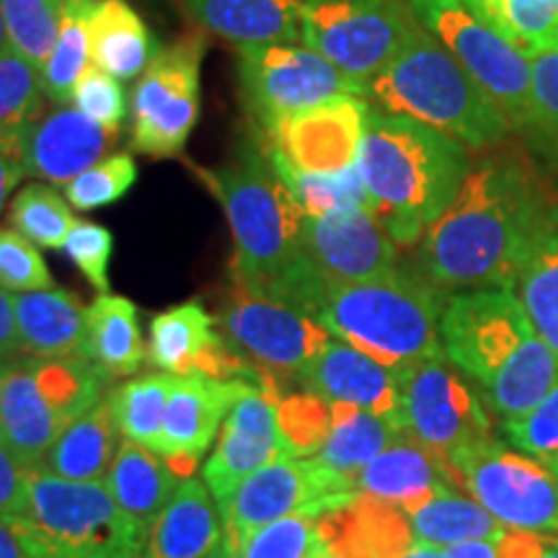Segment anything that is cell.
<instances>
[{"mask_svg": "<svg viewBox=\"0 0 558 558\" xmlns=\"http://www.w3.org/2000/svg\"><path fill=\"white\" fill-rule=\"evenodd\" d=\"M556 218L558 207L518 160H481L418 241V275L437 290H512Z\"/></svg>", "mask_w": 558, "mask_h": 558, "instance_id": "1", "label": "cell"}, {"mask_svg": "<svg viewBox=\"0 0 558 558\" xmlns=\"http://www.w3.org/2000/svg\"><path fill=\"white\" fill-rule=\"evenodd\" d=\"M471 150L445 132L369 107L357 173L396 246H414L442 218L471 171Z\"/></svg>", "mask_w": 558, "mask_h": 558, "instance_id": "2", "label": "cell"}, {"mask_svg": "<svg viewBox=\"0 0 558 558\" xmlns=\"http://www.w3.org/2000/svg\"><path fill=\"white\" fill-rule=\"evenodd\" d=\"M448 300L418 271L396 269L367 282L320 279L308 305L333 339L360 349L388 369L442 357L439 320Z\"/></svg>", "mask_w": 558, "mask_h": 558, "instance_id": "3", "label": "cell"}, {"mask_svg": "<svg viewBox=\"0 0 558 558\" xmlns=\"http://www.w3.org/2000/svg\"><path fill=\"white\" fill-rule=\"evenodd\" d=\"M365 101L445 132L469 150L492 148L509 132L497 104L422 24L403 50L367 83Z\"/></svg>", "mask_w": 558, "mask_h": 558, "instance_id": "4", "label": "cell"}, {"mask_svg": "<svg viewBox=\"0 0 558 558\" xmlns=\"http://www.w3.org/2000/svg\"><path fill=\"white\" fill-rule=\"evenodd\" d=\"M202 184L226 213L233 235V282L259 288L300 256L305 213L284 184L267 148L246 143L226 166H197Z\"/></svg>", "mask_w": 558, "mask_h": 558, "instance_id": "5", "label": "cell"}, {"mask_svg": "<svg viewBox=\"0 0 558 558\" xmlns=\"http://www.w3.org/2000/svg\"><path fill=\"white\" fill-rule=\"evenodd\" d=\"M445 357L488 399H520L546 378L556 352L509 290L452 292L439 320Z\"/></svg>", "mask_w": 558, "mask_h": 558, "instance_id": "6", "label": "cell"}, {"mask_svg": "<svg viewBox=\"0 0 558 558\" xmlns=\"http://www.w3.org/2000/svg\"><path fill=\"white\" fill-rule=\"evenodd\" d=\"M109 378L83 357H21L0 367V435L29 469L75 418L101 403Z\"/></svg>", "mask_w": 558, "mask_h": 558, "instance_id": "7", "label": "cell"}, {"mask_svg": "<svg viewBox=\"0 0 558 558\" xmlns=\"http://www.w3.org/2000/svg\"><path fill=\"white\" fill-rule=\"evenodd\" d=\"M47 558H140L148 527L117 505L101 481H68L34 465L26 514Z\"/></svg>", "mask_w": 558, "mask_h": 558, "instance_id": "8", "label": "cell"}, {"mask_svg": "<svg viewBox=\"0 0 558 558\" xmlns=\"http://www.w3.org/2000/svg\"><path fill=\"white\" fill-rule=\"evenodd\" d=\"M418 24L442 41L458 65L497 104L509 128L535 132L533 58L465 0H409Z\"/></svg>", "mask_w": 558, "mask_h": 558, "instance_id": "9", "label": "cell"}, {"mask_svg": "<svg viewBox=\"0 0 558 558\" xmlns=\"http://www.w3.org/2000/svg\"><path fill=\"white\" fill-rule=\"evenodd\" d=\"M300 21L303 45L362 88L418 29L409 0H303Z\"/></svg>", "mask_w": 558, "mask_h": 558, "instance_id": "10", "label": "cell"}, {"mask_svg": "<svg viewBox=\"0 0 558 558\" xmlns=\"http://www.w3.org/2000/svg\"><path fill=\"white\" fill-rule=\"evenodd\" d=\"M450 469L501 525L558 535V481L546 463L488 437L456 452Z\"/></svg>", "mask_w": 558, "mask_h": 558, "instance_id": "11", "label": "cell"}, {"mask_svg": "<svg viewBox=\"0 0 558 558\" xmlns=\"http://www.w3.org/2000/svg\"><path fill=\"white\" fill-rule=\"evenodd\" d=\"M202 58L205 39L199 34L156 52L130 99L132 150L150 158H177L184 153L202 111Z\"/></svg>", "mask_w": 558, "mask_h": 558, "instance_id": "12", "label": "cell"}, {"mask_svg": "<svg viewBox=\"0 0 558 558\" xmlns=\"http://www.w3.org/2000/svg\"><path fill=\"white\" fill-rule=\"evenodd\" d=\"M357 484L331 471L318 458L279 456L241 481L222 501L220 512L226 520V535L233 546L246 541L251 533L290 518V514H320L347 507L357 499Z\"/></svg>", "mask_w": 558, "mask_h": 558, "instance_id": "13", "label": "cell"}, {"mask_svg": "<svg viewBox=\"0 0 558 558\" xmlns=\"http://www.w3.org/2000/svg\"><path fill=\"white\" fill-rule=\"evenodd\" d=\"M218 329L243 357L290 386L305 378L331 333L308 313L262 292L233 284V292L218 313Z\"/></svg>", "mask_w": 558, "mask_h": 558, "instance_id": "14", "label": "cell"}, {"mask_svg": "<svg viewBox=\"0 0 558 558\" xmlns=\"http://www.w3.org/2000/svg\"><path fill=\"white\" fill-rule=\"evenodd\" d=\"M235 58L241 101L262 130L290 111L318 107L341 96L365 99V88L308 45H241Z\"/></svg>", "mask_w": 558, "mask_h": 558, "instance_id": "15", "label": "cell"}, {"mask_svg": "<svg viewBox=\"0 0 558 558\" xmlns=\"http://www.w3.org/2000/svg\"><path fill=\"white\" fill-rule=\"evenodd\" d=\"M396 380L401 396V432L448 465L456 452L494 437L492 418L478 396L445 354L396 369Z\"/></svg>", "mask_w": 558, "mask_h": 558, "instance_id": "16", "label": "cell"}, {"mask_svg": "<svg viewBox=\"0 0 558 558\" xmlns=\"http://www.w3.org/2000/svg\"><path fill=\"white\" fill-rule=\"evenodd\" d=\"M369 104L360 96H341L318 107L290 111L267 132V148L284 163L305 173H341L357 166Z\"/></svg>", "mask_w": 558, "mask_h": 558, "instance_id": "17", "label": "cell"}, {"mask_svg": "<svg viewBox=\"0 0 558 558\" xmlns=\"http://www.w3.org/2000/svg\"><path fill=\"white\" fill-rule=\"evenodd\" d=\"M148 362L160 373L177 378H213L259 383L262 367L228 344L218 318L202 300L173 305L150 320Z\"/></svg>", "mask_w": 558, "mask_h": 558, "instance_id": "18", "label": "cell"}, {"mask_svg": "<svg viewBox=\"0 0 558 558\" xmlns=\"http://www.w3.org/2000/svg\"><path fill=\"white\" fill-rule=\"evenodd\" d=\"M300 254L333 282H367L399 269V246L367 207L305 215Z\"/></svg>", "mask_w": 558, "mask_h": 558, "instance_id": "19", "label": "cell"}, {"mask_svg": "<svg viewBox=\"0 0 558 558\" xmlns=\"http://www.w3.org/2000/svg\"><path fill=\"white\" fill-rule=\"evenodd\" d=\"M120 132L104 128L73 104H52L41 109L26 132L19 163L26 177L68 186L75 177L107 158Z\"/></svg>", "mask_w": 558, "mask_h": 558, "instance_id": "20", "label": "cell"}, {"mask_svg": "<svg viewBox=\"0 0 558 558\" xmlns=\"http://www.w3.org/2000/svg\"><path fill=\"white\" fill-rule=\"evenodd\" d=\"M282 456L277 432V407L254 383L243 380L239 399L220 427V442L202 469L205 486L222 505L243 478Z\"/></svg>", "mask_w": 558, "mask_h": 558, "instance_id": "21", "label": "cell"}, {"mask_svg": "<svg viewBox=\"0 0 558 558\" xmlns=\"http://www.w3.org/2000/svg\"><path fill=\"white\" fill-rule=\"evenodd\" d=\"M241 386L243 380H213L199 375L177 380L156 445V452L177 476L190 478L197 471L199 458L220 432Z\"/></svg>", "mask_w": 558, "mask_h": 558, "instance_id": "22", "label": "cell"}, {"mask_svg": "<svg viewBox=\"0 0 558 558\" xmlns=\"http://www.w3.org/2000/svg\"><path fill=\"white\" fill-rule=\"evenodd\" d=\"M316 533L329 558H403L416 543L409 514L367 494L316 518Z\"/></svg>", "mask_w": 558, "mask_h": 558, "instance_id": "23", "label": "cell"}, {"mask_svg": "<svg viewBox=\"0 0 558 558\" xmlns=\"http://www.w3.org/2000/svg\"><path fill=\"white\" fill-rule=\"evenodd\" d=\"M300 386L329 403H352L399 424L401 396L393 369L339 339H331Z\"/></svg>", "mask_w": 558, "mask_h": 558, "instance_id": "24", "label": "cell"}, {"mask_svg": "<svg viewBox=\"0 0 558 558\" xmlns=\"http://www.w3.org/2000/svg\"><path fill=\"white\" fill-rule=\"evenodd\" d=\"M442 488H463L456 471L435 452L401 435L378 452L357 476V492L367 497L386 499L411 514Z\"/></svg>", "mask_w": 558, "mask_h": 558, "instance_id": "25", "label": "cell"}, {"mask_svg": "<svg viewBox=\"0 0 558 558\" xmlns=\"http://www.w3.org/2000/svg\"><path fill=\"white\" fill-rule=\"evenodd\" d=\"M202 29L233 45H303V0H181Z\"/></svg>", "mask_w": 558, "mask_h": 558, "instance_id": "26", "label": "cell"}, {"mask_svg": "<svg viewBox=\"0 0 558 558\" xmlns=\"http://www.w3.org/2000/svg\"><path fill=\"white\" fill-rule=\"evenodd\" d=\"M222 541L226 520L218 501L202 481L186 478L150 527L140 558H205Z\"/></svg>", "mask_w": 558, "mask_h": 558, "instance_id": "27", "label": "cell"}, {"mask_svg": "<svg viewBox=\"0 0 558 558\" xmlns=\"http://www.w3.org/2000/svg\"><path fill=\"white\" fill-rule=\"evenodd\" d=\"M19 320L21 357H83L86 305L73 292L50 288L13 295Z\"/></svg>", "mask_w": 558, "mask_h": 558, "instance_id": "28", "label": "cell"}, {"mask_svg": "<svg viewBox=\"0 0 558 558\" xmlns=\"http://www.w3.org/2000/svg\"><path fill=\"white\" fill-rule=\"evenodd\" d=\"M156 39L128 0H96L88 21V54L117 81H137L156 58Z\"/></svg>", "mask_w": 558, "mask_h": 558, "instance_id": "29", "label": "cell"}, {"mask_svg": "<svg viewBox=\"0 0 558 558\" xmlns=\"http://www.w3.org/2000/svg\"><path fill=\"white\" fill-rule=\"evenodd\" d=\"M104 486L109 488L117 505L150 533L160 512L177 494L179 476L156 450L124 439L104 476Z\"/></svg>", "mask_w": 558, "mask_h": 558, "instance_id": "30", "label": "cell"}, {"mask_svg": "<svg viewBox=\"0 0 558 558\" xmlns=\"http://www.w3.org/2000/svg\"><path fill=\"white\" fill-rule=\"evenodd\" d=\"M145 352L137 305L120 295H99L86 308L83 360L96 365L109 380L130 378L143 365Z\"/></svg>", "mask_w": 558, "mask_h": 558, "instance_id": "31", "label": "cell"}, {"mask_svg": "<svg viewBox=\"0 0 558 558\" xmlns=\"http://www.w3.org/2000/svg\"><path fill=\"white\" fill-rule=\"evenodd\" d=\"M117 432L109 401L96 403L54 439L39 465L68 481H101L117 456Z\"/></svg>", "mask_w": 558, "mask_h": 558, "instance_id": "32", "label": "cell"}, {"mask_svg": "<svg viewBox=\"0 0 558 558\" xmlns=\"http://www.w3.org/2000/svg\"><path fill=\"white\" fill-rule=\"evenodd\" d=\"M331 432L316 458L331 471L357 484L360 471L403 432L393 418L378 416L367 409L352 407V403H331Z\"/></svg>", "mask_w": 558, "mask_h": 558, "instance_id": "33", "label": "cell"}, {"mask_svg": "<svg viewBox=\"0 0 558 558\" xmlns=\"http://www.w3.org/2000/svg\"><path fill=\"white\" fill-rule=\"evenodd\" d=\"M414 538L448 548L463 541H499L507 525L494 518L476 499L460 497L456 488H442L409 514Z\"/></svg>", "mask_w": 558, "mask_h": 558, "instance_id": "34", "label": "cell"}, {"mask_svg": "<svg viewBox=\"0 0 558 558\" xmlns=\"http://www.w3.org/2000/svg\"><path fill=\"white\" fill-rule=\"evenodd\" d=\"M41 73L13 47L0 52V156L21 160L26 132L45 109Z\"/></svg>", "mask_w": 558, "mask_h": 558, "instance_id": "35", "label": "cell"}, {"mask_svg": "<svg viewBox=\"0 0 558 558\" xmlns=\"http://www.w3.org/2000/svg\"><path fill=\"white\" fill-rule=\"evenodd\" d=\"M509 292L520 300L533 329L558 357V218L535 243Z\"/></svg>", "mask_w": 558, "mask_h": 558, "instance_id": "36", "label": "cell"}, {"mask_svg": "<svg viewBox=\"0 0 558 558\" xmlns=\"http://www.w3.org/2000/svg\"><path fill=\"white\" fill-rule=\"evenodd\" d=\"M96 0H65L60 5V34L54 50L41 65V90L47 101L70 104L75 83L88 68V21Z\"/></svg>", "mask_w": 558, "mask_h": 558, "instance_id": "37", "label": "cell"}, {"mask_svg": "<svg viewBox=\"0 0 558 558\" xmlns=\"http://www.w3.org/2000/svg\"><path fill=\"white\" fill-rule=\"evenodd\" d=\"M177 375H143L109 393V409L117 429L130 442L156 450L163 414L169 407Z\"/></svg>", "mask_w": 558, "mask_h": 558, "instance_id": "38", "label": "cell"}, {"mask_svg": "<svg viewBox=\"0 0 558 558\" xmlns=\"http://www.w3.org/2000/svg\"><path fill=\"white\" fill-rule=\"evenodd\" d=\"M527 58L558 50V0H465Z\"/></svg>", "mask_w": 558, "mask_h": 558, "instance_id": "39", "label": "cell"}, {"mask_svg": "<svg viewBox=\"0 0 558 558\" xmlns=\"http://www.w3.org/2000/svg\"><path fill=\"white\" fill-rule=\"evenodd\" d=\"M75 222L78 220L70 209V202L60 197L47 181L24 186L11 202L9 226L37 248L60 251Z\"/></svg>", "mask_w": 558, "mask_h": 558, "instance_id": "40", "label": "cell"}, {"mask_svg": "<svg viewBox=\"0 0 558 558\" xmlns=\"http://www.w3.org/2000/svg\"><path fill=\"white\" fill-rule=\"evenodd\" d=\"M267 153L271 166H275L284 184L290 186V192L295 194L298 205L303 207L305 215L318 218V215L339 213V209H369V197L357 173V166L341 173H305L284 163L275 150L267 148Z\"/></svg>", "mask_w": 558, "mask_h": 558, "instance_id": "41", "label": "cell"}, {"mask_svg": "<svg viewBox=\"0 0 558 558\" xmlns=\"http://www.w3.org/2000/svg\"><path fill=\"white\" fill-rule=\"evenodd\" d=\"M333 424L331 403L311 390H290L277 403L279 448L288 458H316Z\"/></svg>", "mask_w": 558, "mask_h": 558, "instance_id": "42", "label": "cell"}, {"mask_svg": "<svg viewBox=\"0 0 558 558\" xmlns=\"http://www.w3.org/2000/svg\"><path fill=\"white\" fill-rule=\"evenodd\" d=\"M9 47L41 70L60 34V9L50 0H0Z\"/></svg>", "mask_w": 558, "mask_h": 558, "instance_id": "43", "label": "cell"}, {"mask_svg": "<svg viewBox=\"0 0 558 558\" xmlns=\"http://www.w3.org/2000/svg\"><path fill=\"white\" fill-rule=\"evenodd\" d=\"M137 177V163L130 153H111V156L101 158L99 163L70 181L65 186V199L70 202V207L81 209V213L109 207L135 186Z\"/></svg>", "mask_w": 558, "mask_h": 558, "instance_id": "44", "label": "cell"}, {"mask_svg": "<svg viewBox=\"0 0 558 558\" xmlns=\"http://www.w3.org/2000/svg\"><path fill=\"white\" fill-rule=\"evenodd\" d=\"M235 548L241 558H316L324 543L318 541L316 518L290 514L251 533Z\"/></svg>", "mask_w": 558, "mask_h": 558, "instance_id": "45", "label": "cell"}, {"mask_svg": "<svg viewBox=\"0 0 558 558\" xmlns=\"http://www.w3.org/2000/svg\"><path fill=\"white\" fill-rule=\"evenodd\" d=\"M50 288H54V279L39 248L13 228H0V290L19 295Z\"/></svg>", "mask_w": 558, "mask_h": 558, "instance_id": "46", "label": "cell"}, {"mask_svg": "<svg viewBox=\"0 0 558 558\" xmlns=\"http://www.w3.org/2000/svg\"><path fill=\"white\" fill-rule=\"evenodd\" d=\"M70 104L78 107L94 122L117 132L128 120V96H124L122 81H117L114 75H109L107 70L94 65V62H88V68L81 73Z\"/></svg>", "mask_w": 558, "mask_h": 558, "instance_id": "47", "label": "cell"}, {"mask_svg": "<svg viewBox=\"0 0 558 558\" xmlns=\"http://www.w3.org/2000/svg\"><path fill=\"white\" fill-rule=\"evenodd\" d=\"M507 442L525 456L548 463L558 456V383L533 411L514 422H501Z\"/></svg>", "mask_w": 558, "mask_h": 558, "instance_id": "48", "label": "cell"}, {"mask_svg": "<svg viewBox=\"0 0 558 558\" xmlns=\"http://www.w3.org/2000/svg\"><path fill=\"white\" fill-rule=\"evenodd\" d=\"M62 251L70 256V262L81 269V275L88 279L90 288L99 290L101 295L109 292V259L114 254V235L107 226L99 222L78 220L70 230Z\"/></svg>", "mask_w": 558, "mask_h": 558, "instance_id": "49", "label": "cell"}, {"mask_svg": "<svg viewBox=\"0 0 558 558\" xmlns=\"http://www.w3.org/2000/svg\"><path fill=\"white\" fill-rule=\"evenodd\" d=\"M535 130L558 150V50L533 58Z\"/></svg>", "mask_w": 558, "mask_h": 558, "instance_id": "50", "label": "cell"}, {"mask_svg": "<svg viewBox=\"0 0 558 558\" xmlns=\"http://www.w3.org/2000/svg\"><path fill=\"white\" fill-rule=\"evenodd\" d=\"M29 465L9 448L0 435V518H24L29 492Z\"/></svg>", "mask_w": 558, "mask_h": 558, "instance_id": "51", "label": "cell"}, {"mask_svg": "<svg viewBox=\"0 0 558 558\" xmlns=\"http://www.w3.org/2000/svg\"><path fill=\"white\" fill-rule=\"evenodd\" d=\"M0 558H47L21 518H0Z\"/></svg>", "mask_w": 558, "mask_h": 558, "instance_id": "52", "label": "cell"}, {"mask_svg": "<svg viewBox=\"0 0 558 558\" xmlns=\"http://www.w3.org/2000/svg\"><path fill=\"white\" fill-rule=\"evenodd\" d=\"M494 546H497L499 558H543L548 546V535L505 527V533L499 535Z\"/></svg>", "mask_w": 558, "mask_h": 558, "instance_id": "53", "label": "cell"}, {"mask_svg": "<svg viewBox=\"0 0 558 558\" xmlns=\"http://www.w3.org/2000/svg\"><path fill=\"white\" fill-rule=\"evenodd\" d=\"M21 357V339H19V320L13 308L11 292L0 290V367Z\"/></svg>", "mask_w": 558, "mask_h": 558, "instance_id": "54", "label": "cell"}, {"mask_svg": "<svg viewBox=\"0 0 558 558\" xmlns=\"http://www.w3.org/2000/svg\"><path fill=\"white\" fill-rule=\"evenodd\" d=\"M24 179H26V171L19 160L0 156V209H3V205L11 197V192L16 190Z\"/></svg>", "mask_w": 558, "mask_h": 558, "instance_id": "55", "label": "cell"}, {"mask_svg": "<svg viewBox=\"0 0 558 558\" xmlns=\"http://www.w3.org/2000/svg\"><path fill=\"white\" fill-rule=\"evenodd\" d=\"M448 558H499L494 541H463L445 548Z\"/></svg>", "mask_w": 558, "mask_h": 558, "instance_id": "56", "label": "cell"}, {"mask_svg": "<svg viewBox=\"0 0 558 558\" xmlns=\"http://www.w3.org/2000/svg\"><path fill=\"white\" fill-rule=\"evenodd\" d=\"M403 558H448V554H445V548L439 546H432V543H422L416 541L414 546H411V550Z\"/></svg>", "mask_w": 558, "mask_h": 558, "instance_id": "57", "label": "cell"}, {"mask_svg": "<svg viewBox=\"0 0 558 558\" xmlns=\"http://www.w3.org/2000/svg\"><path fill=\"white\" fill-rule=\"evenodd\" d=\"M205 558H241V554H239V548H235L233 543L228 541V535H226V541H222L220 546L215 548L209 556H205Z\"/></svg>", "mask_w": 558, "mask_h": 558, "instance_id": "58", "label": "cell"}, {"mask_svg": "<svg viewBox=\"0 0 558 558\" xmlns=\"http://www.w3.org/2000/svg\"><path fill=\"white\" fill-rule=\"evenodd\" d=\"M9 47V34H5V21H3V5H0V52Z\"/></svg>", "mask_w": 558, "mask_h": 558, "instance_id": "59", "label": "cell"}, {"mask_svg": "<svg viewBox=\"0 0 558 558\" xmlns=\"http://www.w3.org/2000/svg\"><path fill=\"white\" fill-rule=\"evenodd\" d=\"M543 558H558V538H554V535H548V546Z\"/></svg>", "mask_w": 558, "mask_h": 558, "instance_id": "60", "label": "cell"}, {"mask_svg": "<svg viewBox=\"0 0 558 558\" xmlns=\"http://www.w3.org/2000/svg\"><path fill=\"white\" fill-rule=\"evenodd\" d=\"M548 469H550V473H554V476H556V481H558V456L554 458V460H548Z\"/></svg>", "mask_w": 558, "mask_h": 558, "instance_id": "61", "label": "cell"}, {"mask_svg": "<svg viewBox=\"0 0 558 558\" xmlns=\"http://www.w3.org/2000/svg\"><path fill=\"white\" fill-rule=\"evenodd\" d=\"M50 3H54V5H58V9H60V5L65 3V0H50Z\"/></svg>", "mask_w": 558, "mask_h": 558, "instance_id": "62", "label": "cell"}, {"mask_svg": "<svg viewBox=\"0 0 558 558\" xmlns=\"http://www.w3.org/2000/svg\"><path fill=\"white\" fill-rule=\"evenodd\" d=\"M316 558H329V554H326V550H320V554H318Z\"/></svg>", "mask_w": 558, "mask_h": 558, "instance_id": "63", "label": "cell"}]
</instances>
